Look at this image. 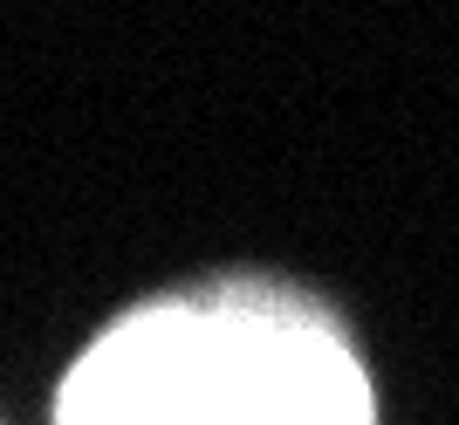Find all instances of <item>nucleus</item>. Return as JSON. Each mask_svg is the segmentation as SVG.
I'll use <instances>...</instances> for the list:
<instances>
[{
  "label": "nucleus",
  "instance_id": "nucleus-2",
  "mask_svg": "<svg viewBox=\"0 0 459 425\" xmlns=\"http://www.w3.org/2000/svg\"><path fill=\"white\" fill-rule=\"evenodd\" d=\"M206 309H158L110 329L62 391V425H199Z\"/></svg>",
  "mask_w": 459,
  "mask_h": 425
},
{
  "label": "nucleus",
  "instance_id": "nucleus-1",
  "mask_svg": "<svg viewBox=\"0 0 459 425\" xmlns=\"http://www.w3.org/2000/svg\"><path fill=\"white\" fill-rule=\"evenodd\" d=\"M199 425H370V385L323 323L206 309Z\"/></svg>",
  "mask_w": 459,
  "mask_h": 425
}]
</instances>
